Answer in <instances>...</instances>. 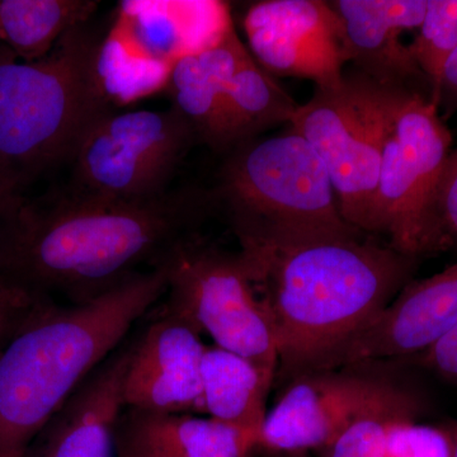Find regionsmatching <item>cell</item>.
I'll list each match as a JSON object with an SVG mask.
<instances>
[{"mask_svg": "<svg viewBox=\"0 0 457 457\" xmlns=\"http://www.w3.org/2000/svg\"><path fill=\"white\" fill-rule=\"evenodd\" d=\"M165 305L215 345L251 361L275 378L278 348L269 306L242 253L194 237L164 262Z\"/></svg>", "mask_w": 457, "mask_h": 457, "instance_id": "8", "label": "cell"}, {"mask_svg": "<svg viewBox=\"0 0 457 457\" xmlns=\"http://www.w3.org/2000/svg\"><path fill=\"white\" fill-rule=\"evenodd\" d=\"M225 155L209 195L240 245L363 234L343 219L326 167L293 128Z\"/></svg>", "mask_w": 457, "mask_h": 457, "instance_id": "5", "label": "cell"}, {"mask_svg": "<svg viewBox=\"0 0 457 457\" xmlns=\"http://www.w3.org/2000/svg\"><path fill=\"white\" fill-rule=\"evenodd\" d=\"M361 237L242 245L272 317L278 365L288 372L333 368L345 345L411 281L418 260Z\"/></svg>", "mask_w": 457, "mask_h": 457, "instance_id": "2", "label": "cell"}, {"mask_svg": "<svg viewBox=\"0 0 457 457\" xmlns=\"http://www.w3.org/2000/svg\"><path fill=\"white\" fill-rule=\"evenodd\" d=\"M453 137L432 92L399 89L385 137L370 233L420 261L447 251L435 197Z\"/></svg>", "mask_w": 457, "mask_h": 457, "instance_id": "6", "label": "cell"}, {"mask_svg": "<svg viewBox=\"0 0 457 457\" xmlns=\"http://www.w3.org/2000/svg\"><path fill=\"white\" fill-rule=\"evenodd\" d=\"M134 341L122 343L75 390L23 457H117L123 378Z\"/></svg>", "mask_w": 457, "mask_h": 457, "instance_id": "15", "label": "cell"}, {"mask_svg": "<svg viewBox=\"0 0 457 457\" xmlns=\"http://www.w3.org/2000/svg\"><path fill=\"white\" fill-rule=\"evenodd\" d=\"M212 210L209 191L191 188L140 201L21 198L0 215V276L51 299L90 302L161 267Z\"/></svg>", "mask_w": 457, "mask_h": 457, "instance_id": "1", "label": "cell"}, {"mask_svg": "<svg viewBox=\"0 0 457 457\" xmlns=\"http://www.w3.org/2000/svg\"><path fill=\"white\" fill-rule=\"evenodd\" d=\"M167 291V269L146 270L97 299H46L0 347V457H23L90 372Z\"/></svg>", "mask_w": 457, "mask_h": 457, "instance_id": "3", "label": "cell"}, {"mask_svg": "<svg viewBox=\"0 0 457 457\" xmlns=\"http://www.w3.org/2000/svg\"><path fill=\"white\" fill-rule=\"evenodd\" d=\"M98 7L95 0H0V44L22 62H37Z\"/></svg>", "mask_w": 457, "mask_h": 457, "instance_id": "19", "label": "cell"}, {"mask_svg": "<svg viewBox=\"0 0 457 457\" xmlns=\"http://www.w3.org/2000/svg\"><path fill=\"white\" fill-rule=\"evenodd\" d=\"M134 341L123 378L125 408L163 413H204L201 335L163 309Z\"/></svg>", "mask_w": 457, "mask_h": 457, "instance_id": "12", "label": "cell"}, {"mask_svg": "<svg viewBox=\"0 0 457 457\" xmlns=\"http://www.w3.org/2000/svg\"><path fill=\"white\" fill-rule=\"evenodd\" d=\"M243 47L233 23L212 46L180 56L165 86L171 107L188 122L198 143L221 154L239 145L228 114V86Z\"/></svg>", "mask_w": 457, "mask_h": 457, "instance_id": "16", "label": "cell"}, {"mask_svg": "<svg viewBox=\"0 0 457 457\" xmlns=\"http://www.w3.org/2000/svg\"><path fill=\"white\" fill-rule=\"evenodd\" d=\"M5 207H7V206H5V204L3 203L2 200H0V215H2L3 212H4Z\"/></svg>", "mask_w": 457, "mask_h": 457, "instance_id": "28", "label": "cell"}, {"mask_svg": "<svg viewBox=\"0 0 457 457\" xmlns=\"http://www.w3.org/2000/svg\"><path fill=\"white\" fill-rule=\"evenodd\" d=\"M257 442L212 417L123 409L117 453L125 457H248Z\"/></svg>", "mask_w": 457, "mask_h": 457, "instance_id": "17", "label": "cell"}, {"mask_svg": "<svg viewBox=\"0 0 457 457\" xmlns=\"http://www.w3.org/2000/svg\"><path fill=\"white\" fill-rule=\"evenodd\" d=\"M117 457H125V456H122V455H119V453H117Z\"/></svg>", "mask_w": 457, "mask_h": 457, "instance_id": "29", "label": "cell"}, {"mask_svg": "<svg viewBox=\"0 0 457 457\" xmlns=\"http://www.w3.org/2000/svg\"><path fill=\"white\" fill-rule=\"evenodd\" d=\"M197 143L191 126L173 107L112 111L89 129L71 159L73 194L114 201L162 196Z\"/></svg>", "mask_w": 457, "mask_h": 457, "instance_id": "9", "label": "cell"}, {"mask_svg": "<svg viewBox=\"0 0 457 457\" xmlns=\"http://www.w3.org/2000/svg\"><path fill=\"white\" fill-rule=\"evenodd\" d=\"M447 433L450 440V457H457V426Z\"/></svg>", "mask_w": 457, "mask_h": 457, "instance_id": "27", "label": "cell"}, {"mask_svg": "<svg viewBox=\"0 0 457 457\" xmlns=\"http://www.w3.org/2000/svg\"><path fill=\"white\" fill-rule=\"evenodd\" d=\"M46 299L51 297L0 276V347Z\"/></svg>", "mask_w": 457, "mask_h": 457, "instance_id": "23", "label": "cell"}, {"mask_svg": "<svg viewBox=\"0 0 457 457\" xmlns=\"http://www.w3.org/2000/svg\"><path fill=\"white\" fill-rule=\"evenodd\" d=\"M420 32L409 45L411 56L433 88V98L444 66L457 49V0H428Z\"/></svg>", "mask_w": 457, "mask_h": 457, "instance_id": "22", "label": "cell"}, {"mask_svg": "<svg viewBox=\"0 0 457 457\" xmlns=\"http://www.w3.org/2000/svg\"><path fill=\"white\" fill-rule=\"evenodd\" d=\"M398 392L370 376L327 370L299 375L267 413L260 447L288 453L324 450L356 418Z\"/></svg>", "mask_w": 457, "mask_h": 457, "instance_id": "11", "label": "cell"}, {"mask_svg": "<svg viewBox=\"0 0 457 457\" xmlns=\"http://www.w3.org/2000/svg\"><path fill=\"white\" fill-rule=\"evenodd\" d=\"M423 368L457 384V326L429 350L413 357Z\"/></svg>", "mask_w": 457, "mask_h": 457, "instance_id": "25", "label": "cell"}, {"mask_svg": "<svg viewBox=\"0 0 457 457\" xmlns=\"http://www.w3.org/2000/svg\"><path fill=\"white\" fill-rule=\"evenodd\" d=\"M228 106L239 144L260 137L275 126L293 121L300 104L245 45L228 86Z\"/></svg>", "mask_w": 457, "mask_h": 457, "instance_id": "20", "label": "cell"}, {"mask_svg": "<svg viewBox=\"0 0 457 457\" xmlns=\"http://www.w3.org/2000/svg\"><path fill=\"white\" fill-rule=\"evenodd\" d=\"M416 416V402L399 390L356 418L323 451L327 457H387L390 433Z\"/></svg>", "mask_w": 457, "mask_h": 457, "instance_id": "21", "label": "cell"}, {"mask_svg": "<svg viewBox=\"0 0 457 457\" xmlns=\"http://www.w3.org/2000/svg\"><path fill=\"white\" fill-rule=\"evenodd\" d=\"M457 326V263L408 282L393 302L357 333L335 363L416 357Z\"/></svg>", "mask_w": 457, "mask_h": 457, "instance_id": "13", "label": "cell"}, {"mask_svg": "<svg viewBox=\"0 0 457 457\" xmlns=\"http://www.w3.org/2000/svg\"><path fill=\"white\" fill-rule=\"evenodd\" d=\"M399 89L354 69L343 74L336 88H315L290 123L326 167L343 219L361 233L371 228L384 141Z\"/></svg>", "mask_w": 457, "mask_h": 457, "instance_id": "7", "label": "cell"}, {"mask_svg": "<svg viewBox=\"0 0 457 457\" xmlns=\"http://www.w3.org/2000/svg\"><path fill=\"white\" fill-rule=\"evenodd\" d=\"M435 215L447 248L457 245V150L442 171L435 197Z\"/></svg>", "mask_w": 457, "mask_h": 457, "instance_id": "24", "label": "cell"}, {"mask_svg": "<svg viewBox=\"0 0 457 457\" xmlns=\"http://www.w3.org/2000/svg\"><path fill=\"white\" fill-rule=\"evenodd\" d=\"M102 40L89 23L37 62L0 45V200L11 206L44 171L73 159L89 129L114 111L101 71Z\"/></svg>", "mask_w": 457, "mask_h": 457, "instance_id": "4", "label": "cell"}, {"mask_svg": "<svg viewBox=\"0 0 457 457\" xmlns=\"http://www.w3.org/2000/svg\"><path fill=\"white\" fill-rule=\"evenodd\" d=\"M428 0H332L342 27L343 57L384 87L432 92L400 35L420 29Z\"/></svg>", "mask_w": 457, "mask_h": 457, "instance_id": "14", "label": "cell"}, {"mask_svg": "<svg viewBox=\"0 0 457 457\" xmlns=\"http://www.w3.org/2000/svg\"><path fill=\"white\" fill-rule=\"evenodd\" d=\"M273 378L251 361L206 345L203 361L204 413L248 433L260 447Z\"/></svg>", "mask_w": 457, "mask_h": 457, "instance_id": "18", "label": "cell"}, {"mask_svg": "<svg viewBox=\"0 0 457 457\" xmlns=\"http://www.w3.org/2000/svg\"><path fill=\"white\" fill-rule=\"evenodd\" d=\"M246 47L273 77L312 80L318 89L343 80L342 27L323 0H261L243 20Z\"/></svg>", "mask_w": 457, "mask_h": 457, "instance_id": "10", "label": "cell"}, {"mask_svg": "<svg viewBox=\"0 0 457 457\" xmlns=\"http://www.w3.org/2000/svg\"><path fill=\"white\" fill-rule=\"evenodd\" d=\"M435 101L438 108L444 107L446 114L457 110V49L451 54L444 66L435 92Z\"/></svg>", "mask_w": 457, "mask_h": 457, "instance_id": "26", "label": "cell"}]
</instances>
